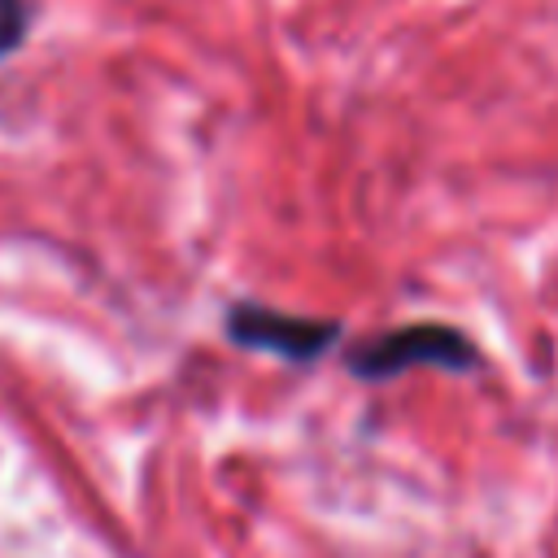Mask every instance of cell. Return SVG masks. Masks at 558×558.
Masks as SVG:
<instances>
[{"instance_id":"obj_3","label":"cell","mask_w":558,"mask_h":558,"mask_svg":"<svg viewBox=\"0 0 558 558\" xmlns=\"http://www.w3.org/2000/svg\"><path fill=\"white\" fill-rule=\"evenodd\" d=\"M26 31V0H0V57L22 39Z\"/></svg>"},{"instance_id":"obj_2","label":"cell","mask_w":558,"mask_h":558,"mask_svg":"<svg viewBox=\"0 0 558 558\" xmlns=\"http://www.w3.org/2000/svg\"><path fill=\"white\" fill-rule=\"evenodd\" d=\"M227 331L244 349L279 353V357H292V362L318 357L340 336L336 323H318V318H301V314H279V310H262V305H235L227 314Z\"/></svg>"},{"instance_id":"obj_1","label":"cell","mask_w":558,"mask_h":558,"mask_svg":"<svg viewBox=\"0 0 558 558\" xmlns=\"http://www.w3.org/2000/svg\"><path fill=\"white\" fill-rule=\"evenodd\" d=\"M480 362L475 344L445 327V323H410L388 336H375L353 349V371L362 379H392L410 366H445V371H471Z\"/></svg>"}]
</instances>
